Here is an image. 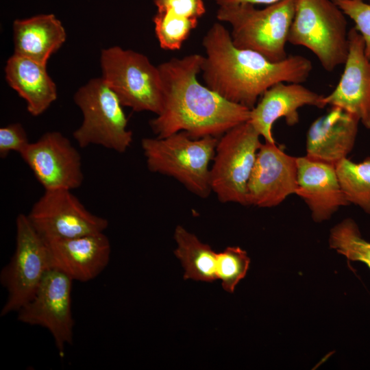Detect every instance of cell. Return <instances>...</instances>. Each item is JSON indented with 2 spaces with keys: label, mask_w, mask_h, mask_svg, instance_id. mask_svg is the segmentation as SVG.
<instances>
[{
  "label": "cell",
  "mask_w": 370,
  "mask_h": 370,
  "mask_svg": "<svg viewBox=\"0 0 370 370\" xmlns=\"http://www.w3.org/2000/svg\"><path fill=\"white\" fill-rule=\"evenodd\" d=\"M250 260L247 252L238 247H228L218 254L217 279L223 288L233 293L238 282L248 270Z\"/></svg>",
  "instance_id": "obj_25"
},
{
  "label": "cell",
  "mask_w": 370,
  "mask_h": 370,
  "mask_svg": "<svg viewBox=\"0 0 370 370\" xmlns=\"http://www.w3.org/2000/svg\"><path fill=\"white\" fill-rule=\"evenodd\" d=\"M349 50L344 69L333 91L323 101L355 116L370 130V60L362 37L353 27L348 32Z\"/></svg>",
  "instance_id": "obj_14"
},
{
  "label": "cell",
  "mask_w": 370,
  "mask_h": 370,
  "mask_svg": "<svg viewBox=\"0 0 370 370\" xmlns=\"http://www.w3.org/2000/svg\"><path fill=\"white\" fill-rule=\"evenodd\" d=\"M153 22L160 47L173 51L181 48L191 32L196 28L198 19L179 16L169 12L157 11Z\"/></svg>",
  "instance_id": "obj_24"
},
{
  "label": "cell",
  "mask_w": 370,
  "mask_h": 370,
  "mask_svg": "<svg viewBox=\"0 0 370 370\" xmlns=\"http://www.w3.org/2000/svg\"><path fill=\"white\" fill-rule=\"evenodd\" d=\"M73 281L62 271L49 268L34 296L17 311L19 321L49 330L61 357L65 346L71 345L73 340Z\"/></svg>",
  "instance_id": "obj_10"
},
{
  "label": "cell",
  "mask_w": 370,
  "mask_h": 370,
  "mask_svg": "<svg viewBox=\"0 0 370 370\" xmlns=\"http://www.w3.org/2000/svg\"><path fill=\"white\" fill-rule=\"evenodd\" d=\"M5 73L8 84L25 100L33 116L42 114L57 98L56 86L46 64L14 53L6 62Z\"/></svg>",
  "instance_id": "obj_19"
},
{
  "label": "cell",
  "mask_w": 370,
  "mask_h": 370,
  "mask_svg": "<svg viewBox=\"0 0 370 370\" xmlns=\"http://www.w3.org/2000/svg\"><path fill=\"white\" fill-rule=\"evenodd\" d=\"M354 23L365 42V53L370 60V3L360 0H332Z\"/></svg>",
  "instance_id": "obj_26"
},
{
  "label": "cell",
  "mask_w": 370,
  "mask_h": 370,
  "mask_svg": "<svg viewBox=\"0 0 370 370\" xmlns=\"http://www.w3.org/2000/svg\"><path fill=\"white\" fill-rule=\"evenodd\" d=\"M45 241L51 267L73 280L85 282L95 279L110 260V243L103 232Z\"/></svg>",
  "instance_id": "obj_15"
},
{
  "label": "cell",
  "mask_w": 370,
  "mask_h": 370,
  "mask_svg": "<svg viewBox=\"0 0 370 370\" xmlns=\"http://www.w3.org/2000/svg\"><path fill=\"white\" fill-rule=\"evenodd\" d=\"M27 216L45 240L103 232L108 226L106 219L90 212L71 190L64 188L45 190Z\"/></svg>",
  "instance_id": "obj_11"
},
{
  "label": "cell",
  "mask_w": 370,
  "mask_h": 370,
  "mask_svg": "<svg viewBox=\"0 0 370 370\" xmlns=\"http://www.w3.org/2000/svg\"><path fill=\"white\" fill-rule=\"evenodd\" d=\"M336 170L348 203L370 214V156L360 162L344 158L336 165Z\"/></svg>",
  "instance_id": "obj_22"
},
{
  "label": "cell",
  "mask_w": 370,
  "mask_h": 370,
  "mask_svg": "<svg viewBox=\"0 0 370 370\" xmlns=\"http://www.w3.org/2000/svg\"><path fill=\"white\" fill-rule=\"evenodd\" d=\"M329 244L349 260L362 262L370 269V242L362 237L352 219H344L331 230Z\"/></svg>",
  "instance_id": "obj_23"
},
{
  "label": "cell",
  "mask_w": 370,
  "mask_h": 370,
  "mask_svg": "<svg viewBox=\"0 0 370 370\" xmlns=\"http://www.w3.org/2000/svg\"><path fill=\"white\" fill-rule=\"evenodd\" d=\"M281 0H215L219 5L236 4V3H251L253 5L267 4L270 5Z\"/></svg>",
  "instance_id": "obj_29"
},
{
  "label": "cell",
  "mask_w": 370,
  "mask_h": 370,
  "mask_svg": "<svg viewBox=\"0 0 370 370\" xmlns=\"http://www.w3.org/2000/svg\"><path fill=\"white\" fill-rule=\"evenodd\" d=\"M260 137L247 121L219 138L210 167V186L221 202L248 205L247 184L262 145Z\"/></svg>",
  "instance_id": "obj_8"
},
{
  "label": "cell",
  "mask_w": 370,
  "mask_h": 370,
  "mask_svg": "<svg viewBox=\"0 0 370 370\" xmlns=\"http://www.w3.org/2000/svg\"><path fill=\"white\" fill-rule=\"evenodd\" d=\"M297 158L287 154L276 143H262L247 184V204L271 208L295 194Z\"/></svg>",
  "instance_id": "obj_13"
},
{
  "label": "cell",
  "mask_w": 370,
  "mask_h": 370,
  "mask_svg": "<svg viewBox=\"0 0 370 370\" xmlns=\"http://www.w3.org/2000/svg\"><path fill=\"white\" fill-rule=\"evenodd\" d=\"M19 155L45 190H73L83 182L80 153L59 132L44 134Z\"/></svg>",
  "instance_id": "obj_12"
},
{
  "label": "cell",
  "mask_w": 370,
  "mask_h": 370,
  "mask_svg": "<svg viewBox=\"0 0 370 370\" xmlns=\"http://www.w3.org/2000/svg\"><path fill=\"white\" fill-rule=\"evenodd\" d=\"M359 120L344 110L332 106L316 119L306 134V156L336 165L347 158L357 137Z\"/></svg>",
  "instance_id": "obj_18"
},
{
  "label": "cell",
  "mask_w": 370,
  "mask_h": 370,
  "mask_svg": "<svg viewBox=\"0 0 370 370\" xmlns=\"http://www.w3.org/2000/svg\"><path fill=\"white\" fill-rule=\"evenodd\" d=\"M204 56L173 58L159 64L161 111L149 125L158 138L185 132L193 138L218 137L249 121L250 109L224 99L197 79Z\"/></svg>",
  "instance_id": "obj_1"
},
{
  "label": "cell",
  "mask_w": 370,
  "mask_h": 370,
  "mask_svg": "<svg viewBox=\"0 0 370 370\" xmlns=\"http://www.w3.org/2000/svg\"><path fill=\"white\" fill-rule=\"evenodd\" d=\"M279 82L268 88L250 110L249 122L264 141L275 143L272 129L275 122L284 118L289 126L298 123V110L305 106L323 108L324 96L301 84Z\"/></svg>",
  "instance_id": "obj_16"
},
{
  "label": "cell",
  "mask_w": 370,
  "mask_h": 370,
  "mask_svg": "<svg viewBox=\"0 0 370 370\" xmlns=\"http://www.w3.org/2000/svg\"><path fill=\"white\" fill-rule=\"evenodd\" d=\"M219 138H193L185 132L164 138H144L141 147L148 169L173 177L201 197L212 192L210 167Z\"/></svg>",
  "instance_id": "obj_3"
},
{
  "label": "cell",
  "mask_w": 370,
  "mask_h": 370,
  "mask_svg": "<svg viewBox=\"0 0 370 370\" xmlns=\"http://www.w3.org/2000/svg\"><path fill=\"white\" fill-rule=\"evenodd\" d=\"M73 99L83 114L81 125L73 134L80 147L97 145L118 153L127 150L133 136L123 106L102 77L90 79Z\"/></svg>",
  "instance_id": "obj_7"
},
{
  "label": "cell",
  "mask_w": 370,
  "mask_h": 370,
  "mask_svg": "<svg viewBox=\"0 0 370 370\" xmlns=\"http://www.w3.org/2000/svg\"><path fill=\"white\" fill-rule=\"evenodd\" d=\"M296 0H281L258 9L251 3L219 5L217 18L230 24L233 44L256 51L271 62L288 56L286 45L294 17Z\"/></svg>",
  "instance_id": "obj_4"
},
{
  "label": "cell",
  "mask_w": 370,
  "mask_h": 370,
  "mask_svg": "<svg viewBox=\"0 0 370 370\" xmlns=\"http://www.w3.org/2000/svg\"><path fill=\"white\" fill-rule=\"evenodd\" d=\"M102 79L124 107L136 112L160 113L163 92L158 66L145 55L120 47L102 50Z\"/></svg>",
  "instance_id": "obj_6"
},
{
  "label": "cell",
  "mask_w": 370,
  "mask_h": 370,
  "mask_svg": "<svg viewBox=\"0 0 370 370\" xmlns=\"http://www.w3.org/2000/svg\"><path fill=\"white\" fill-rule=\"evenodd\" d=\"M157 11L169 12L175 14L199 18L206 13L203 0H153Z\"/></svg>",
  "instance_id": "obj_28"
},
{
  "label": "cell",
  "mask_w": 370,
  "mask_h": 370,
  "mask_svg": "<svg viewBox=\"0 0 370 370\" xmlns=\"http://www.w3.org/2000/svg\"><path fill=\"white\" fill-rule=\"evenodd\" d=\"M66 32L53 14H41L13 23L15 54L43 64L66 40Z\"/></svg>",
  "instance_id": "obj_20"
},
{
  "label": "cell",
  "mask_w": 370,
  "mask_h": 370,
  "mask_svg": "<svg viewBox=\"0 0 370 370\" xmlns=\"http://www.w3.org/2000/svg\"><path fill=\"white\" fill-rule=\"evenodd\" d=\"M16 229L15 251L0 273L1 285L8 292L1 317L17 312L28 302L51 268L47 243L33 227L27 214L17 216Z\"/></svg>",
  "instance_id": "obj_9"
},
{
  "label": "cell",
  "mask_w": 370,
  "mask_h": 370,
  "mask_svg": "<svg viewBox=\"0 0 370 370\" xmlns=\"http://www.w3.org/2000/svg\"><path fill=\"white\" fill-rule=\"evenodd\" d=\"M30 142L23 125L11 123L0 128V158H5L11 152L20 154Z\"/></svg>",
  "instance_id": "obj_27"
},
{
  "label": "cell",
  "mask_w": 370,
  "mask_h": 370,
  "mask_svg": "<svg viewBox=\"0 0 370 370\" xmlns=\"http://www.w3.org/2000/svg\"><path fill=\"white\" fill-rule=\"evenodd\" d=\"M295 194L310 208L316 222L329 219L338 209L349 204L341 189L336 166L308 156L297 158Z\"/></svg>",
  "instance_id": "obj_17"
},
{
  "label": "cell",
  "mask_w": 370,
  "mask_h": 370,
  "mask_svg": "<svg viewBox=\"0 0 370 370\" xmlns=\"http://www.w3.org/2000/svg\"><path fill=\"white\" fill-rule=\"evenodd\" d=\"M174 254L185 270L184 278L212 282L217 279L218 254L181 225L175 230Z\"/></svg>",
  "instance_id": "obj_21"
},
{
  "label": "cell",
  "mask_w": 370,
  "mask_h": 370,
  "mask_svg": "<svg viewBox=\"0 0 370 370\" xmlns=\"http://www.w3.org/2000/svg\"><path fill=\"white\" fill-rule=\"evenodd\" d=\"M360 1H366V2L367 1V2L370 3V0H360Z\"/></svg>",
  "instance_id": "obj_30"
},
{
  "label": "cell",
  "mask_w": 370,
  "mask_h": 370,
  "mask_svg": "<svg viewBox=\"0 0 370 370\" xmlns=\"http://www.w3.org/2000/svg\"><path fill=\"white\" fill-rule=\"evenodd\" d=\"M348 32L345 14L332 0H296L288 42L308 49L332 71L347 58Z\"/></svg>",
  "instance_id": "obj_5"
},
{
  "label": "cell",
  "mask_w": 370,
  "mask_h": 370,
  "mask_svg": "<svg viewBox=\"0 0 370 370\" xmlns=\"http://www.w3.org/2000/svg\"><path fill=\"white\" fill-rule=\"evenodd\" d=\"M201 72L206 86L232 103L253 108L260 97L279 82L303 83L312 64L294 55L271 62L260 53L236 47L230 32L220 23L205 34Z\"/></svg>",
  "instance_id": "obj_2"
}]
</instances>
